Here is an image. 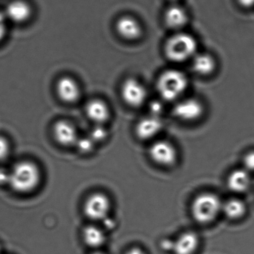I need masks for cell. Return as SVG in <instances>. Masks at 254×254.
<instances>
[{
  "label": "cell",
  "mask_w": 254,
  "mask_h": 254,
  "mask_svg": "<svg viewBox=\"0 0 254 254\" xmlns=\"http://www.w3.org/2000/svg\"><path fill=\"white\" fill-rule=\"evenodd\" d=\"M41 172L37 164L30 161H21L9 169L8 186L14 192L27 194L38 187Z\"/></svg>",
  "instance_id": "6da1fadb"
},
{
  "label": "cell",
  "mask_w": 254,
  "mask_h": 254,
  "mask_svg": "<svg viewBox=\"0 0 254 254\" xmlns=\"http://www.w3.org/2000/svg\"><path fill=\"white\" fill-rule=\"evenodd\" d=\"M198 43L193 36L179 31L170 37L164 45V53L170 61L182 63L192 59L196 55Z\"/></svg>",
  "instance_id": "7a4b0ae2"
},
{
  "label": "cell",
  "mask_w": 254,
  "mask_h": 254,
  "mask_svg": "<svg viewBox=\"0 0 254 254\" xmlns=\"http://www.w3.org/2000/svg\"><path fill=\"white\" fill-rule=\"evenodd\" d=\"M188 79L186 75L178 70H167L158 78L157 87L163 99L167 101L179 100L186 92Z\"/></svg>",
  "instance_id": "3957f363"
},
{
  "label": "cell",
  "mask_w": 254,
  "mask_h": 254,
  "mask_svg": "<svg viewBox=\"0 0 254 254\" xmlns=\"http://www.w3.org/2000/svg\"><path fill=\"white\" fill-rule=\"evenodd\" d=\"M222 204L215 194L209 192L200 194L193 200L191 206L192 217L198 223H210L222 212Z\"/></svg>",
  "instance_id": "277c9868"
},
{
  "label": "cell",
  "mask_w": 254,
  "mask_h": 254,
  "mask_svg": "<svg viewBox=\"0 0 254 254\" xmlns=\"http://www.w3.org/2000/svg\"><path fill=\"white\" fill-rule=\"evenodd\" d=\"M85 215L94 222H105L111 210V201L105 194H92L84 204Z\"/></svg>",
  "instance_id": "5b68a950"
},
{
  "label": "cell",
  "mask_w": 254,
  "mask_h": 254,
  "mask_svg": "<svg viewBox=\"0 0 254 254\" xmlns=\"http://www.w3.org/2000/svg\"><path fill=\"white\" fill-rule=\"evenodd\" d=\"M151 159L162 167H171L177 161V151L170 142L164 140H156L149 148Z\"/></svg>",
  "instance_id": "8992f818"
},
{
  "label": "cell",
  "mask_w": 254,
  "mask_h": 254,
  "mask_svg": "<svg viewBox=\"0 0 254 254\" xmlns=\"http://www.w3.org/2000/svg\"><path fill=\"white\" fill-rule=\"evenodd\" d=\"M204 113V106L199 100L194 98L179 100L173 108L174 116L185 122H192L199 119Z\"/></svg>",
  "instance_id": "52a82bcc"
},
{
  "label": "cell",
  "mask_w": 254,
  "mask_h": 254,
  "mask_svg": "<svg viewBox=\"0 0 254 254\" xmlns=\"http://www.w3.org/2000/svg\"><path fill=\"white\" fill-rule=\"evenodd\" d=\"M122 95L125 102L133 107L143 105L147 98L146 88L140 82L134 79H128L124 82Z\"/></svg>",
  "instance_id": "ba28073f"
},
{
  "label": "cell",
  "mask_w": 254,
  "mask_h": 254,
  "mask_svg": "<svg viewBox=\"0 0 254 254\" xmlns=\"http://www.w3.org/2000/svg\"><path fill=\"white\" fill-rule=\"evenodd\" d=\"M56 90L59 98L68 104L75 103L80 99L81 95L78 83L69 76H64L58 80Z\"/></svg>",
  "instance_id": "9c48e42d"
},
{
  "label": "cell",
  "mask_w": 254,
  "mask_h": 254,
  "mask_svg": "<svg viewBox=\"0 0 254 254\" xmlns=\"http://www.w3.org/2000/svg\"><path fill=\"white\" fill-rule=\"evenodd\" d=\"M54 136L59 144L64 146H75L79 137L75 127L65 120H60L54 125Z\"/></svg>",
  "instance_id": "30bf717a"
},
{
  "label": "cell",
  "mask_w": 254,
  "mask_h": 254,
  "mask_svg": "<svg viewBox=\"0 0 254 254\" xmlns=\"http://www.w3.org/2000/svg\"><path fill=\"white\" fill-rule=\"evenodd\" d=\"M116 26L119 35L125 40H138L143 34L141 25L132 16H122L118 19Z\"/></svg>",
  "instance_id": "8fae6325"
},
{
  "label": "cell",
  "mask_w": 254,
  "mask_h": 254,
  "mask_svg": "<svg viewBox=\"0 0 254 254\" xmlns=\"http://www.w3.org/2000/svg\"><path fill=\"white\" fill-rule=\"evenodd\" d=\"M199 246V239L192 231L183 233L172 242L171 251L175 254H194Z\"/></svg>",
  "instance_id": "7c38bea8"
},
{
  "label": "cell",
  "mask_w": 254,
  "mask_h": 254,
  "mask_svg": "<svg viewBox=\"0 0 254 254\" xmlns=\"http://www.w3.org/2000/svg\"><path fill=\"white\" fill-rule=\"evenodd\" d=\"M162 128L161 119L157 116H151L139 121L136 125L135 132L140 140H149L158 136Z\"/></svg>",
  "instance_id": "4fadbf2b"
},
{
  "label": "cell",
  "mask_w": 254,
  "mask_h": 254,
  "mask_svg": "<svg viewBox=\"0 0 254 254\" xmlns=\"http://www.w3.org/2000/svg\"><path fill=\"white\" fill-rule=\"evenodd\" d=\"M189 16L182 6L173 4L164 13V22L167 27L173 30H181L188 24Z\"/></svg>",
  "instance_id": "5bb4252c"
},
{
  "label": "cell",
  "mask_w": 254,
  "mask_h": 254,
  "mask_svg": "<svg viewBox=\"0 0 254 254\" xmlns=\"http://www.w3.org/2000/svg\"><path fill=\"white\" fill-rule=\"evenodd\" d=\"M85 110L88 118L96 125H103L110 117V108L103 100H91L86 104Z\"/></svg>",
  "instance_id": "9a60e30c"
},
{
  "label": "cell",
  "mask_w": 254,
  "mask_h": 254,
  "mask_svg": "<svg viewBox=\"0 0 254 254\" xmlns=\"http://www.w3.org/2000/svg\"><path fill=\"white\" fill-rule=\"evenodd\" d=\"M4 14L6 19L16 23H22L29 19L31 9L29 4L25 1L15 0L7 4Z\"/></svg>",
  "instance_id": "2e32d148"
},
{
  "label": "cell",
  "mask_w": 254,
  "mask_h": 254,
  "mask_svg": "<svg viewBox=\"0 0 254 254\" xmlns=\"http://www.w3.org/2000/svg\"><path fill=\"white\" fill-rule=\"evenodd\" d=\"M251 176L246 169H237L228 176L227 184L230 190L236 193L246 192L251 186Z\"/></svg>",
  "instance_id": "e0dca14e"
},
{
  "label": "cell",
  "mask_w": 254,
  "mask_h": 254,
  "mask_svg": "<svg viewBox=\"0 0 254 254\" xmlns=\"http://www.w3.org/2000/svg\"><path fill=\"white\" fill-rule=\"evenodd\" d=\"M192 67L200 76H210L216 70V61L210 54L196 53L192 58Z\"/></svg>",
  "instance_id": "ac0fdd59"
},
{
  "label": "cell",
  "mask_w": 254,
  "mask_h": 254,
  "mask_svg": "<svg viewBox=\"0 0 254 254\" xmlns=\"http://www.w3.org/2000/svg\"><path fill=\"white\" fill-rule=\"evenodd\" d=\"M83 238L86 246L94 249H99L107 241V237L104 230L96 225L86 226L83 229Z\"/></svg>",
  "instance_id": "d6986e66"
},
{
  "label": "cell",
  "mask_w": 254,
  "mask_h": 254,
  "mask_svg": "<svg viewBox=\"0 0 254 254\" xmlns=\"http://www.w3.org/2000/svg\"><path fill=\"white\" fill-rule=\"evenodd\" d=\"M246 205L242 200L232 198L222 204V211L232 220L241 219L246 213Z\"/></svg>",
  "instance_id": "ffe728a7"
},
{
  "label": "cell",
  "mask_w": 254,
  "mask_h": 254,
  "mask_svg": "<svg viewBox=\"0 0 254 254\" xmlns=\"http://www.w3.org/2000/svg\"><path fill=\"white\" fill-rule=\"evenodd\" d=\"M75 146L80 152L87 154L93 150L95 142L91 139L90 137H79Z\"/></svg>",
  "instance_id": "44dd1931"
},
{
  "label": "cell",
  "mask_w": 254,
  "mask_h": 254,
  "mask_svg": "<svg viewBox=\"0 0 254 254\" xmlns=\"http://www.w3.org/2000/svg\"><path fill=\"white\" fill-rule=\"evenodd\" d=\"M107 132L105 128L101 125H96L95 128L91 131L90 136L94 142L103 141L107 137Z\"/></svg>",
  "instance_id": "7402d4cb"
},
{
  "label": "cell",
  "mask_w": 254,
  "mask_h": 254,
  "mask_svg": "<svg viewBox=\"0 0 254 254\" xmlns=\"http://www.w3.org/2000/svg\"><path fill=\"white\" fill-rule=\"evenodd\" d=\"M10 146L8 140L0 135V162L7 159L10 153Z\"/></svg>",
  "instance_id": "603a6c76"
},
{
  "label": "cell",
  "mask_w": 254,
  "mask_h": 254,
  "mask_svg": "<svg viewBox=\"0 0 254 254\" xmlns=\"http://www.w3.org/2000/svg\"><path fill=\"white\" fill-rule=\"evenodd\" d=\"M245 169L249 171H254V151L248 153L243 159Z\"/></svg>",
  "instance_id": "cb8c5ba5"
},
{
  "label": "cell",
  "mask_w": 254,
  "mask_h": 254,
  "mask_svg": "<svg viewBox=\"0 0 254 254\" xmlns=\"http://www.w3.org/2000/svg\"><path fill=\"white\" fill-rule=\"evenodd\" d=\"M7 19L4 13L0 12V42L4 39L7 32Z\"/></svg>",
  "instance_id": "d4e9b609"
},
{
  "label": "cell",
  "mask_w": 254,
  "mask_h": 254,
  "mask_svg": "<svg viewBox=\"0 0 254 254\" xmlns=\"http://www.w3.org/2000/svg\"><path fill=\"white\" fill-rule=\"evenodd\" d=\"M9 169L0 168V186H8Z\"/></svg>",
  "instance_id": "484cf974"
},
{
  "label": "cell",
  "mask_w": 254,
  "mask_h": 254,
  "mask_svg": "<svg viewBox=\"0 0 254 254\" xmlns=\"http://www.w3.org/2000/svg\"><path fill=\"white\" fill-rule=\"evenodd\" d=\"M242 7L250 8L254 7V0H237Z\"/></svg>",
  "instance_id": "4316f807"
},
{
  "label": "cell",
  "mask_w": 254,
  "mask_h": 254,
  "mask_svg": "<svg viewBox=\"0 0 254 254\" xmlns=\"http://www.w3.org/2000/svg\"><path fill=\"white\" fill-rule=\"evenodd\" d=\"M151 110H152L153 113H161L162 111V105L160 103L154 102L151 105Z\"/></svg>",
  "instance_id": "83f0119b"
},
{
  "label": "cell",
  "mask_w": 254,
  "mask_h": 254,
  "mask_svg": "<svg viewBox=\"0 0 254 254\" xmlns=\"http://www.w3.org/2000/svg\"><path fill=\"white\" fill-rule=\"evenodd\" d=\"M126 254H145V253L143 252V250L139 249V248H132V249L128 250Z\"/></svg>",
  "instance_id": "f1b7e54d"
},
{
  "label": "cell",
  "mask_w": 254,
  "mask_h": 254,
  "mask_svg": "<svg viewBox=\"0 0 254 254\" xmlns=\"http://www.w3.org/2000/svg\"><path fill=\"white\" fill-rule=\"evenodd\" d=\"M92 254H105L103 253V252H99V251H96V252H93Z\"/></svg>",
  "instance_id": "f546056e"
},
{
  "label": "cell",
  "mask_w": 254,
  "mask_h": 254,
  "mask_svg": "<svg viewBox=\"0 0 254 254\" xmlns=\"http://www.w3.org/2000/svg\"><path fill=\"white\" fill-rule=\"evenodd\" d=\"M169 1H171V2H173V4H176V2H177L179 0H169Z\"/></svg>",
  "instance_id": "4dcf8cb0"
},
{
  "label": "cell",
  "mask_w": 254,
  "mask_h": 254,
  "mask_svg": "<svg viewBox=\"0 0 254 254\" xmlns=\"http://www.w3.org/2000/svg\"><path fill=\"white\" fill-rule=\"evenodd\" d=\"M2 253V249H1V246H0V254H1Z\"/></svg>",
  "instance_id": "1f68e13d"
}]
</instances>
